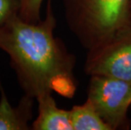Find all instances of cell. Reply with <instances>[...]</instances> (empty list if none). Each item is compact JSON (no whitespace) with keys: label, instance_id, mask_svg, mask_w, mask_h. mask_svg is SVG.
Segmentation results:
<instances>
[{"label":"cell","instance_id":"cell-1","mask_svg":"<svg viewBox=\"0 0 131 130\" xmlns=\"http://www.w3.org/2000/svg\"><path fill=\"white\" fill-rule=\"evenodd\" d=\"M56 27L52 0H47L45 17L39 22L26 21L18 15L0 27V50L9 56L24 94L34 99L53 91L71 98L76 90V59L54 36Z\"/></svg>","mask_w":131,"mask_h":130},{"label":"cell","instance_id":"cell-2","mask_svg":"<svg viewBox=\"0 0 131 130\" xmlns=\"http://www.w3.org/2000/svg\"><path fill=\"white\" fill-rule=\"evenodd\" d=\"M69 29L92 50L131 27V0H62Z\"/></svg>","mask_w":131,"mask_h":130},{"label":"cell","instance_id":"cell-3","mask_svg":"<svg viewBox=\"0 0 131 130\" xmlns=\"http://www.w3.org/2000/svg\"><path fill=\"white\" fill-rule=\"evenodd\" d=\"M86 100L111 130L129 128L128 110L131 105V83L110 77L91 76Z\"/></svg>","mask_w":131,"mask_h":130},{"label":"cell","instance_id":"cell-4","mask_svg":"<svg viewBox=\"0 0 131 130\" xmlns=\"http://www.w3.org/2000/svg\"><path fill=\"white\" fill-rule=\"evenodd\" d=\"M85 72L131 83V27L98 48L88 51Z\"/></svg>","mask_w":131,"mask_h":130},{"label":"cell","instance_id":"cell-5","mask_svg":"<svg viewBox=\"0 0 131 130\" xmlns=\"http://www.w3.org/2000/svg\"><path fill=\"white\" fill-rule=\"evenodd\" d=\"M36 99L24 94L16 107L8 100L0 78V130H29Z\"/></svg>","mask_w":131,"mask_h":130},{"label":"cell","instance_id":"cell-6","mask_svg":"<svg viewBox=\"0 0 131 130\" xmlns=\"http://www.w3.org/2000/svg\"><path fill=\"white\" fill-rule=\"evenodd\" d=\"M38 114L33 121V130H74L69 111L58 107L52 92L41 94L36 98Z\"/></svg>","mask_w":131,"mask_h":130},{"label":"cell","instance_id":"cell-7","mask_svg":"<svg viewBox=\"0 0 131 130\" xmlns=\"http://www.w3.org/2000/svg\"><path fill=\"white\" fill-rule=\"evenodd\" d=\"M69 112L74 130H111L87 100L84 104L74 106Z\"/></svg>","mask_w":131,"mask_h":130},{"label":"cell","instance_id":"cell-8","mask_svg":"<svg viewBox=\"0 0 131 130\" xmlns=\"http://www.w3.org/2000/svg\"><path fill=\"white\" fill-rule=\"evenodd\" d=\"M43 0H20L19 16L24 20L36 23L41 20V7Z\"/></svg>","mask_w":131,"mask_h":130},{"label":"cell","instance_id":"cell-9","mask_svg":"<svg viewBox=\"0 0 131 130\" xmlns=\"http://www.w3.org/2000/svg\"><path fill=\"white\" fill-rule=\"evenodd\" d=\"M19 9L20 0H0V27L18 15Z\"/></svg>","mask_w":131,"mask_h":130}]
</instances>
